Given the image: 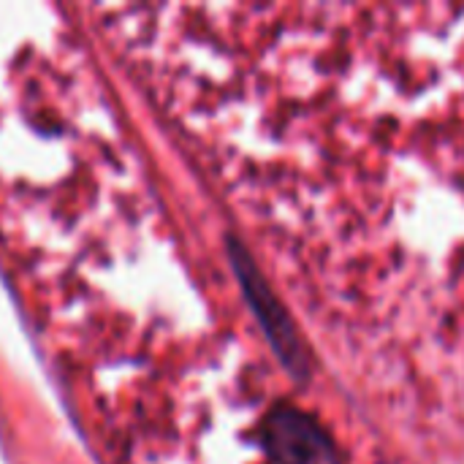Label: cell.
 Returning a JSON list of instances; mask_svg holds the SVG:
<instances>
[{"label":"cell","instance_id":"6da1fadb","mask_svg":"<svg viewBox=\"0 0 464 464\" xmlns=\"http://www.w3.org/2000/svg\"><path fill=\"white\" fill-rule=\"evenodd\" d=\"M228 256H231V266H234V275L239 280V288H242V294H245L256 321L261 324L272 351L277 353V359L283 362V367L291 375L304 378L310 362H307V351H304V343H302L294 321L283 310V304L275 296V291L266 285V280L258 272V266L250 258V253L237 239L228 242Z\"/></svg>","mask_w":464,"mask_h":464},{"label":"cell","instance_id":"7a4b0ae2","mask_svg":"<svg viewBox=\"0 0 464 464\" xmlns=\"http://www.w3.org/2000/svg\"><path fill=\"white\" fill-rule=\"evenodd\" d=\"M264 443L277 464H332L334 459V446L318 421L285 405L266 416Z\"/></svg>","mask_w":464,"mask_h":464}]
</instances>
